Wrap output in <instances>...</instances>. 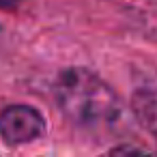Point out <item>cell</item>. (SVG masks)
I'll return each instance as SVG.
<instances>
[{"label": "cell", "mask_w": 157, "mask_h": 157, "mask_svg": "<svg viewBox=\"0 0 157 157\" xmlns=\"http://www.w3.org/2000/svg\"><path fill=\"white\" fill-rule=\"evenodd\" d=\"M52 95L60 114L78 127L103 129L121 116V97L93 69L65 67L54 78Z\"/></svg>", "instance_id": "6da1fadb"}, {"label": "cell", "mask_w": 157, "mask_h": 157, "mask_svg": "<svg viewBox=\"0 0 157 157\" xmlns=\"http://www.w3.org/2000/svg\"><path fill=\"white\" fill-rule=\"evenodd\" d=\"M0 35H2V28H0Z\"/></svg>", "instance_id": "8992f818"}, {"label": "cell", "mask_w": 157, "mask_h": 157, "mask_svg": "<svg viewBox=\"0 0 157 157\" xmlns=\"http://www.w3.org/2000/svg\"><path fill=\"white\" fill-rule=\"evenodd\" d=\"M110 153L112 155H125V153H148V151L142 146H136V144H127V146H114V148H110Z\"/></svg>", "instance_id": "3957f363"}, {"label": "cell", "mask_w": 157, "mask_h": 157, "mask_svg": "<svg viewBox=\"0 0 157 157\" xmlns=\"http://www.w3.org/2000/svg\"><path fill=\"white\" fill-rule=\"evenodd\" d=\"M151 131H153V136H155V138H157V125H155V127H153V129H151Z\"/></svg>", "instance_id": "5b68a950"}, {"label": "cell", "mask_w": 157, "mask_h": 157, "mask_svg": "<svg viewBox=\"0 0 157 157\" xmlns=\"http://www.w3.org/2000/svg\"><path fill=\"white\" fill-rule=\"evenodd\" d=\"M17 7V0H0V9H5V11H13Z\"/></svg>", "instance_id": "277c9868"}, {"label": "cell", "mask_w": 157, "mask_h": 157, "mask_svg": "<svg viewBox=\"0 0 157 157\" xmlns=\"http://www.w3.org/2000/svg\"><path fill=\"white\" fill-rule=\"evenodd\" d=\"M45 116L28 103H11L0 110V140L11 148L28 146L45 138Z\"/></svg>", "instance_id": "7a4b0ae2"}]
</instances>
